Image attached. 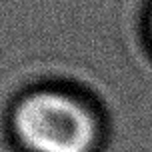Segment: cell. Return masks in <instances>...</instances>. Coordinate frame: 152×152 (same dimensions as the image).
<instances>
[{
    "label": "cell",
    "instance_id": "obj_1",
    "mask_svg": "<svg viewBox=\"0 0 152 152\" xmlns=\"http://www.w3.org/2000/svg\"><path fill=\"white\" fill-rule=\"evenodd\" d=\"M14 130L30 152H92L98 128L82 102L60 90H38L16 106Z\"/></svg>",
    "mask_w": 152,
    "mask_h": 152
}]
</instances>
